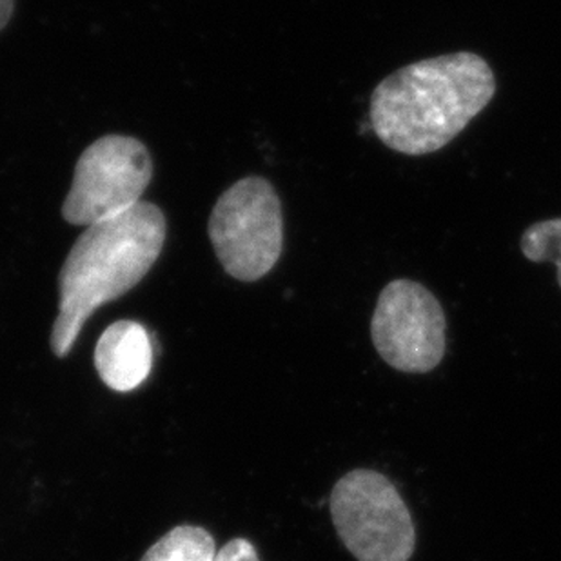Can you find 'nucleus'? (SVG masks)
I'll return each instance as SVG.
<instances>
[{
	"mask_svg": "<svg viewBox=\"0 0 561 561\" xmlns=\"http://www.w3.org/2000/svg\"><path fill=\"white\" fill-rule=\"evenodd\" d=\"M95 367L113 391L129 392L142 386L153 367V344L142 323H112L96 344Z\"/></svg>",
	"mask_w": 561,
	"mask_h": 561,
	"instance_id": "obj_7",
	"label": "nucleus"
},
{
	"mask_svg": "<svg viewBox=\"0 0 561 561\" xmlns=\"http://www.w3.org/2000/svg\"><path fill=\"white\" fill-rule=\"evenodd\" d=\"M207 233L228 275L240 282L264 278L284 250V215L273 184L248 176L224 191L213 207Z\"/></svg>",
	"mask_w": 561,
	"mask_h": 561,
	"instance_id": "obj_3",
	"label": "nucleus"
},
{
	"mask_svg": "<svg viewBox=\"0 0 561 561\" xmlns=\"http://www.w3.org/2000/svg\"><path fill=\"white\" fill-rule=\"evenodd\" d=\"M447 318L438 298L419 282L398 278L381 289L371 320L376 353L387 366L411 375L444 360Z\"/></svg>",
	"mask_w": 561,
	"mask_h": 561,
	"instance_id": "obj_6",
	"label": "nucleus"
},
{
	"mask_svg": "<svg viewBox=\"0 0 561 561\" xmlns=\"http://www.w3.org/2000/svg\"><path fill=\"white\" fill-rule=\"evenodd\" d=\"M15 11V0H0V32L8 26Z\"/></svg>",
	"mask_w": 561,
	"mask_h": 561,
	"instance_id": "obj_11",
	"label": "nucleus"
},
{
	"mask_svg": "<svg viewBox=\"0 0 561 561\" xmlns=\"http://www.w3.org/2000/svg\"><path fill=\"white\" fill-rule=\"evenodd\" d=\"M525 259L541 264L557 265L558 284L561 287V218L541 220L525 229L519 240Z\"/></svg>",
	"mask_w": 561,
	"mask_h": 561,
	"instance_id": "obj_9",
	"label": "nucleus"
},
{
	"mask_svg": "<svg viewBox=\"0 0 561 561\" xmlns=\"http://www.w3.org/2000/svg\"><path fill=\"white\" fill-rule=\"evenodd\" d=\"M217 547L202 527L181 525L160 538L140 561H213Z\"/></svg>",
	"mask_w": 561,
	"mask_h": 561,
	"instance_id": "obj_8",
	"label": "nucleus"
},
{
	"mask_svg": "<svg viewBox=\"0 0 561 561\" xmlns=\"http://www.w3.org/2000/svg\"><path fill=\"white\" fill-rule=\"evenodd\" d=\"M153 179V160L138 138L106 135L84 149L64 198L62 218L71 226H95L142 202Z\"/></svg>",
	"mask_w": 561,
	"mask_h": 561,
	"instance_id": "obj_5",
	"label": "nucleus"
},
{
	"mask_svg": "<svg viewBox=\"0 0 561 561\" xmlns=\"http://www.w3.org/2000/svg\"><path fill=\"white\" fill-rule=\"evenodd\" d=\"M213 561H260L259 554L251 546V541L244 538H234L217 551Z\"/></svg>",
	"mask_w": 561,
	"mask_h": 561,
	"instance_id": "obj_10",
	"label": "nucleus"
},
{
	"mask_svg": "<svg viewBox=\"0 0 561 561\" xmlns=\"http://www.w3.org/2000/svg\"><path fill=\"white\" fill-rule=\"evenodd\" d=\"M494 93L493 68L471 51L409 64L373 91V131L397 153H436L489 106Z\"/></svg>",
	"mask_w": 561,
	"mask_h": 561,
	"instance_id": "obj_1",
	"label": "nucleus"
},
{
	"mask_svg": "<svg viewBox=\"0 0 561 561\" xmlns=\"http://www.w3.org/2000/svg\"><path fill=\"white\" fill-rule=\"evenodd\" d=\"M334 529L358 561H409L416 549L413 516L389 478L355 469L331 493Z\"/></svg>",
	"mask_w": 561,
	"mask_h": 561,
	"instance_id": "obj_4",
	"label": "nucleus"
},
{
	"mask_svg": "<svg viewBox=\"0 0 561 561\" xmlns=\"http://www.w3.org/2000/svg\"><path fill=\"white\" fill-rule=\"evenodd\" d=\"M168 222L151 202L85 228L71 245L59 275V314L51 351L64 358L73 350L88 318L104 304L131 291L164 250Z\"/></svg>",
	"mask_w": 561,
	"mask_h": 561,
	"instance_id": "obj_2",
	"label": "nucleus"
}]
</instances>
